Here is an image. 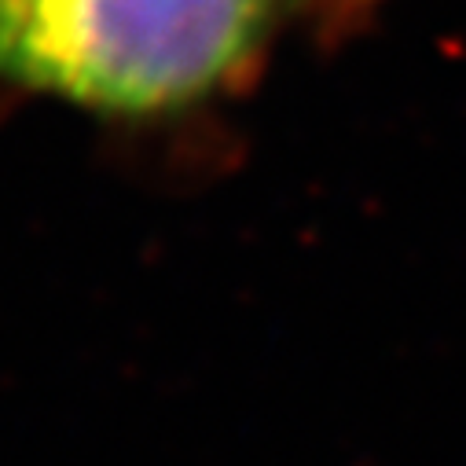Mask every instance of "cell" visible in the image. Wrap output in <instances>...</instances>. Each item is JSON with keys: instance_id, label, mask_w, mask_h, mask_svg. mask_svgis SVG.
I'll return each mask as SVG.
<instances>
[{"instance_id": "obj_1", "label": "cell", "mask_w": 466, "mask_h": 466, "mask_svg": "<svg viewBox=\"0 0 466 466\" xmlns=\"http://www.w3.org/2000/svg\"><path fill=\"white\" fill-rule=\"evenodd\" d=\"M279 0H0V77L106 114L206 99L265 45Z\"/></svg>"}]
</instances>
